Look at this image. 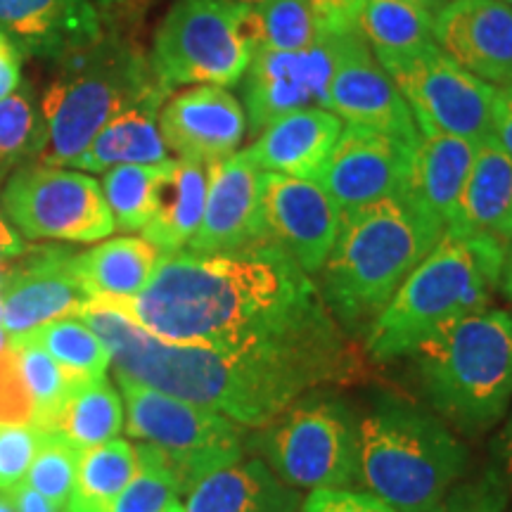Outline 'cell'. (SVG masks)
I'll return each instance as SVG.
<instances>
[{"label":"cell","mask_w":512,"mask_h":512,"mask_svg":"<svg viewBox=\"0 0 512 512\" xmlns=\"http://www.w3.org/2000/svg\"><path fill=\"white\" fill-rule=\"evenodd\" d=\"M22 86V57L15 43L0 31V100Z\"/></svg>","instance_id":"f6af8a7d"},{"label":"cell","mask_w":512,"mask_h":512,"mask_svg":"<svg viewBox=\"0 0 512 512\" xmlns=\"http://www.w3.org/2000/svg\"><path fill=\"white\" fill-rule=\"evenodd\" d=\"M508 240L494 233L446 230L370 323L368 354L375 361L411 356L444 325L489 309L501 287Z\"/></svg>","instance_id":"277c9868"},{"label":"cell","mask_w":512,"mask_h":512,"mask_svg":"<svg viewBox=\"0 0 512 512\" xmlns=\"http://www.w3.org/2000/svg\"><path fill=\"white\" fill-rule=\"evenodd\" d=\"M261 460L294 489H354L358 484V420L328 392L299 396L254 437Z\"/></svg>","instance_id":"9c48e42d"},{"label":"cell","mask_w":512,"mask_h":512,"mask_svg":"<svg viewBox=\"0 0 512 512\" xmlns=\"http://www.w3.org/2000/svg\"><path fill=\"white\" fill-rule=\"evenodd\" d=\"M501 3H508V5H512V0H501Z\"/></svg>","instance_id":"680465c9"},{"label":"cell","mask_w":512,"mask_h":512,"mask_svg":"<svg viewBox=\"0 0 512 512\" xmlns=\"http://www.w3.org/2000/svg\"><path fill=\"white\" fill-rule=\"evenodd\" d=\"M342 128L344 121L325 107H309L271 121L245 152L266 174L313 181Z\"/></svg>","instance_id":"7402d4cb"},{"label":"cell","mask_w":512,"mask_h":512,"mask_svg":"<svg viewBox=\"0 0 512 512\" xmlns=\"http://www.w3.org/2000/svg\"><path fill=\"white\" fill-rule=\"evenodd\" d=\"M159 131L178 159L214 164L238 152L249 128L245 107L228 88L202 83L164 102Z\"/></svg>","instance_id":"ac0fdd59"},{"label":"cell","mask_w":512,"mask_h":512,"mask_svg":"<svg viewBox=\"0 0 512 512\" xmlns=\"http://www.w3.org/2000/svg\"><path fill=\"white\" fill-rule=\"evenodd\" d=\"M185 512H299L302 496L261 458H242L200 479L185 494Z\"/></svg>","instance_id":"d4e9b609"},{"label":"cell","mask_w":512,"mask_h":512,"mask_svg":"<svg viewBox=\"0 0 512 512\" xmlns=\"http://www.w3.org/2000/svg\"><path fill=\"white\" fill-rule=\"evenodd\" d=\"M128 437L155 446L176 472L183 494L211 472L240 463L245 456L242 425L226 415L176 399L119 377Z\"/></svg>","instance_id":"30bf717a"},{"label":"cell","mask_w":512,"mask_h":512,"mask_svg":"<svg viewBox=\"0 0 512 512\" xmlns=\"http://www.w3.org/2000/svg\"><path fill=\"white\" fill-rule=\"evenodd\" d=\"M0 425H34V401L12 344L0 351Z\"/></svg>","instance_id":"60d3db41"},{"label":"cell","mask_w":512,"mask_h":512,"mask_svg":"<svg viewBox=\"0 0 512 512\" xmlns=\"http://www.w3.org/2000/svg\"><path fill=\"white\" fill-rule=\"evenodd\" d=\"M491 470L496 472L498 479H501L505 491L512 498V411L505 420V425L498 432V437L491 444Z\"/></svg>","instance_id":"bcb514c9"},{"label":"cell","mask_w":512,"mask_h":512,"mask_svg":"<svg viewBox=\"0 0 512 512\" xmlns=\"http://www.w3.org/2000/svg\"><path fill=\"white\" fill-rule=\"evenodd\" d=\"M209 190V164L166 159L159 164L155 202L147 226L140 230L159 252H181L202 223Z\"/></svg>","instance_id":"484cf974"},{"label":"cell","mask_w":512,"mask_h":512,"mask_svg":"<svg viewBox=\"0 0 512 512\" xmlns=\"http://www.w3.org/2000/svg\"><path fill=\"white\" fill-rule=\"evenodd\" d=\"M491 138L512 157V83L494 86L491 107Z\"/></svg>","instance_id":"ee69618b"},{"label":"cell","mask_w":512,"mask_h":512,"mask_svg":"<svg viewBox=\"0 0 512 512\" xmlns=\"http://www.w3.org/2000/svg\"><path fill=\"white\" fill-rule=\"evenodd\" d=\"M27 337L41 344L60 363L64 373L76 380L102 377L112 366L110 351L79 316L57 318L53 323L29 332Z\"/></svg>","instance_id":"1f68e13d"},{"label":"cell","mask_w":512,"mask_h":512,"mask_svg":"<svg viewBox=\"0 0 512 512\" xmlns=\"http://www.w3.org/2000/svg\"><path fill=\"white\" fill-rule=\"evenodd\" d=\"M477 143L456 136H420L401 195L448 230L456 221Z\"/></svg>","instance_id":"603a6c76"},{"label":"cell","mask_w":512,"mask_h":512,"mask_svg":"<svg viewBox=\"0 0 512 512\" xmlns=\"http://www.w3.org/2000/svg\"><path fill=\"white\" fill-rule=\"evenodd\" d=\"M0 512H17L8 494H0Z\"/></svg>","instance_id":"816d5d0a"},{"label":"cell","mask_w":512,"mask_h":512,"mask_svg":"<svg viewBox=\"0 0 512 512\" xmlns=\"http://www.w3.org/2000/svg\"><path fill=\"white\" fill-rule=\"evenodd\" d=\"M79 318L102 339L119 377L242 427H264L299 396L344 380L354 363L342 332L214 349L159 339L107 302H88Z\"/></svg>","instance_id":"7a4b0ae2"},{"label":"cell","mask_w":512,"mask_h":512,"mask_svg":"<svg viewBox=\"0 0 512 512\" xmlns=\"http://www.w3.org/2000/svg\"><path fill=\"white\" fill-rule=\"evenodd\" d=\"M233 3H242V5H259V3H264V0H233Z\"/></svg>","instance_id":"11a10c76"},{"label":"cell","mask_w":512,"mask_h":512,"mask_svg":"<svg viewBox=\"0 0 512 512\" xmlns=\"http://www.w3.org/2000/svg\"><path fill=\"white\" fill-rule=\"evenodd\" d=\"M46 145L41 107L31 86H22L0 100V169L36 162Z\"/></svg>","instance_id":"836d02e7"},{"label":"cell","mask_w":512,"mask_h":512,"mask_svg":"<svg viewBox=\"0 0 512 512\" xmlns=\"http://www.w3.org/2000/svg\"><path fill=\"white\" fill-rule=\"evenodd\" d=\"M8 344H10V337L5 335V330H3V328H0V351H3L5 347H8Z\"/></svg>","instance_id":"db71d44e"},{"label":"cell","mask_w":512,"mask_h":512,"mask_svg":"<svg viewBox=\"0 0 512 512\" xmlns=\"http://www.w3.org/2000/svg\"><path fill=\"white\" fill-rule=\"evenodd\" d=\"M79 460L81 451H76L67 439L57 432L43 430L41 446L27 472V484L64 512L74 491Z\"/></svg>","instance_id":"74e56055"},{"label":"cell","mask_w":512,"mask_h":512,"mask_svg":"<svg viewBox=\"0 0 512 512\" xmlns=\"http://www.w3.org/2000/svg\"><path fill=\"white\" fill-rule=\"evenodd\" d=\"M432 408L453 430H494L512 401V311L484 309L427 337L411 354Z\"/></svg>","instance_id":"5b68a950"},{"label":"cell","mask_w":512,"mask_h":512,"mask_svg":"<svg viewBox=\"0 0 512 512\" xmlns=\"http://www.w3.org/2000/svg\"><path fill=\"white\" fill-rule=\"evenodd\" d=\"M413 147L387 133L347 124L313 181L342 211L368 207L401 195L411 169Z\"/></svg>","instance_id":"2e32d148"},{"label":"cell","mask_w":512,"mask_h":512,"mask_svg":"<svg viewBox=\"0 0 512 512\" xmlns=\"http://www.w3.org/2000/svg\"><path fill=\"white\" fill-rule=\"evenodd\" d=\"M444 233L403 195L342 211L335 247L318 273L332 316L351 330L373 323Z\"/></svg>","instance_id":"3957f363"},{"label":"cell","mask_w":512,"mask_h":512,"mask_svg":"<svg viewBox=\"0 0 512 512\" xmlns=\"http://www.w3.org/2000/svg\"><path fill=\"white\" fill-rule=\"evenodd\" d=\"M501 238H503V240H512V211H510L508 221H505V226H503V230H501Z\"/></svg>","instance_id":"f5cc1de1"},{"label":"cell","mask_w":512,"mask_h":512,"mask_svg":"<svg viewBox=\"0 0 512 512\" xmlns=\"http://www.w3.org/2000/svg\"><path fill=\"white\" fill-rule=\"evenodd\" d=\"M501 290H503L505 297H508V302L512 304V240H508V249H505Z\"/></svg>","instance_id":"681fc988"},{"label":"cell","mask_w":512,"mask_h":512,"mask_svg":"<svg viewBox=\"0 0 512 512\" xmlns=\"http://www.w3.org/2000/svg\"><path fill=\"white\" fill-rule=\"evenodd\" d=\"M358 484L396 512H427L465 475L467 448L446 422L382 396L358 420Z\"/></svg>","instance_id":"8992f818"},{"label":"cell","mask_w":512,"mask_h":512,"mask_svg":"<svg viewBox=\"0 0 512 512\" xmlns=\"http://www.w3.org/2000/svg\"><path fill=\"white\" fill-rule=\"evenodd\" d=\"M342 209L311 178L261 174L264 240L280 247L304 273L316 275L335 247Z\"/></svg>","instance_id":"9a60e30c"},{"label":"cell","mask_w":512,"mask_h":512,"mask_svg":"<svg viewBox=\"0 0 512 512\" xmlns=\"http://www.w3.org/2000/svg\"><path fill=\"white\" fill-rule=\"evenodd\" d=\"M261 174L247 152L209 164V190L202 223L188 242L192 254H219L264 240Z\"/></svg>","instance_id":"d6986e66"},{"label":"cell","mask_w":512,"mask_h":512,"mask_svg":"<svg viewBox=\"0 0 512 512\" xmlns=\"http://www.w3.org/2000/svg\"><path fill=\"white\" fill-rule=\"evenodd\" d=\"M434 43L477 79L512 83V5L448 0L434 15Z\"/></svg>","instance_id":"ffe728a7"},{"label":"cell","mask_w":512,"mask_h":512,"mask_svg":"<svg viewBox=\"0 0 512 512\" xmlns=\"http://www.w3.org/2000/svg\"><path fill=\"white\" fill-rule=\"evenodd\" d=\"M121 427H124V401L107 375H102L76 384L62 403L53 427L46 432H57L83 453L117 439Z\"/></svg>","instance_id":"f1b7e54d"},{"label":"cell","mask_w":512,"mask_h":512,"mask_svg":"<svg viewBox=\"0 0 512 512\" xmlns=\"http://www.w3.org/2000/svg\"><path fill=\"white\" fill-rule=\"evenodd\" d=\"M377 62L406 100L420 136H456L472 143L491 136L494 86L460 67L437 43Z\"/></svg>","instance_id":"7c38bea8"},{"label":"cell","mask_w":512,"mask_h":512,"mask_svg":"<svg viewBox=\"0 0 512 512\" xmlns=\"http://www.w3.org/2000/svg\"><path fill=\"white\" fill-rule=\"evenodd\" d=\"M41 439L43 430L36 425H0V491L27 477Z\"/></svg>","instance_id":"f35d334b"},{"label":"cell","mask_w":512,"mask_h":512,"mask_svg":"<svg viewBox=\"0 0 512 512\" xmlns=\"http://www.w3.org/2000/svg\"><path fill=\"white\" fill-rule=\"evenodd\" d=\"M166 512H185V508H183V505H181V501H178V503L171 505V508L166 510Z\"/></svg>","instance_id":"9f6ffc18"},{"label":"cell","mask_w":512,"mask_h":512,"mask_svg":"<svg viewBox=\"0 0 512 512\" xmlns=\"http://www.w3.org/2000/svg\"><path fill=\"white\" fill-rule=\"evenodd\" d=\"M159 176V164H126L105 171L102 178V195L114 219V230H143L152 216L155 202V183Z\"/></svg>","instance_id":"e575fe53"},{"label":"cell","mask_w":512,"mask_h":512,"mask_svg":"<svg viewBox=\"0 0 512 512\" xmlns=\"http://www.w3.org/2000/svg\"><path fill=\"white\" fill-rule=\"evenodd\" d=\"M69 247H29L3 266L0 304L3 330L10 339L24 337L57 318L79 316L91 302L74 268Z\"/></svg>","instance_id":"5bb4252c"},{"label":"cell","mask_w":512,"mask_h":512,"mask_svg":"<svg viewBox=\"0 0 512 512\" xmlns=\"http://www.w3.org/2000/svg\"><path fill=\"white\" fill-rule=\"evenodd\" d=\"M299 512H396L392 505L358 489H313Z\"/></svg>","instance_id":"b9f144b4"},{"label":"cell","mask_w":512,"mask_h":512,"mask_svg":"<svg viewBox=\"0 0 512 512\" xmlns=\"http://www.w3.org/2000/svg\"><path fill=\"white\" fill-rule=\"evenodd\" d=\"M0 209L29 240L98 242L114 233L100 183L64 166L19 164L0 192Z\"/></svg>","instance_id":"8fae6325"},{"label":"cell","mask_w":512,"mask_h":512,"mask_svg":"<svg viewBox=\"0 0 512 512\" xmlns=\"http://www.w3.org/2000/svg\"><path fill=\"white\" fill-rule=\"evenodd\" d=\"M411 3L420 5V8H425L427 12H432V15H437V12L444 8L448 0H411Z\"/></svg>","instance_id":"f907efd6"},{"label":"cell","mask_w":512,"mask_h":512,"mask_svg":"<svg viewBox=\"0 0 512 512\" xmlns=\"http://www.w3.org/2000/svg\"><path fill=\"white\" fill-rule=\"evenodd\" d=\"M10 344L15 347L19 373H22L31 401H34V425L41 430H50L69 392L83 380L64 373L60 363L27 335L10 339Z\"/></svg>","instance_id":"d6a6232c"},{"label":"cell","mask_w":512,"mask_h":512,"mask_svg":"<svg viewBox=\"0 0 512 512\" xmlns=\"http://www.w3.org/2000/svg\"><path fill=\"white\" fill-rule=\"evenodd\" d=\"M138 470L136 446L112 439L81 453L74 491L64 512H112L126 484Z\"/></svg>","instance_id":"f546056e"},{"label":"cell","mask_w":512,"mask_h":512,"mask_svg":"<svg viewBox=\"0 0 512 512\" xmlns=\"http://www.w3.org/2000/svg\"><path fill=\"white\" fill-rule=\"evenodd\" d=\"M344 36L320 34L302 50L256 48L240 81L249 133H261L285 114L325 107Z\"/></svg>","instance_id":"4fadbf2b"},{"label":"cell","mask_w":512,"mask_h":512,"mask_svg":"<svg viewBox=\"0 0 512 512\" xmlns=\"http://www.w3.org/2000/svg\"><path fill=\"white\" fill-rule=\"evenodd\" d=\"M358 34L377 60L411 55L434 43V15L411 0H366Z\"/></svg>","instance_id":"4dcf8cb0"},{"label":"cell","mask_w":512,"mask_h":512,"mask_svg":"<svg viewBox=\"0 0 512 512\" xmlns=\"http://www.w3.org/2000/svg\"><path fill=\"white\" fill-rule=\"evenodd\" d=\"M102 5H114V3H121V0H100Z\"/></svg>","instance_id":"6f0895ef"},{"label":"cell","mask_w":512,"mask_h":512,"mask_svg":"<svg viewBox=\"0 0 512 512\" xmlns=\"http://www.w3.org/2000/svg\"><path fill=\"white\" fill-rule=\"evenodd\" d=\"M512 211V157L496 143L484 138L477 143L475 159L460 195L456 221L448 230L456 233H494L501 230Z\"/></svg>","instance_id":"83f0119b"},{"label":"cell","mask_w":512,"mask_h":512,"mask_svg":"<svg viewBox=\"0 0 512 512\" xmlns=\"http://www.w3.org/2000/svg\"><path fill=\"white\" fill-rule=\"evenodd\" d=\"M3 176L5 171L0 169V183H3ZM27 249H29L27 242H24L22 235L10 226V221L5 219V214L0 211V266H5L12 259H17V256H22Z\"/></svg>","instance_id":"c3c4849f"},{"label":"cell","mask_w":512,"mask_h":512,"mask_svg":"<svg viewBox=\"0 0 512 512\" xmlns=\"http://www.w3.org/2000/svg\"><path fill=\"white\" fill-rule=\"evenodd\" d=\"M169 93L171 88L159 83L143 98L128 105L124 112H119L112 121H107L98 136L93 138V143L86 147V152L76 159L74 169L100 174V171H110L114 166H152L171 159L162 131H159V112H162Z\"/></svg>","instance_id":"cb8c5ba5"},{"label":"cell","mask_w":512,"mask_h":512,"mask_svg":"<svg viewBox=\"0 0 512 512\" xmlns=\"http://www.w3.org/2000/svg\"><path fill=\"white\" fill-rule=\"evenodd\" d=\"M323 34H358L366 0H309Z\"/></svg>","instance_id":"7bdbcfd3"},{"label":"cell","mask_w":512,"mask_h":512,"mask_svg":"<svg viewBox=\"0 0 512 512\" xmlns=\"http://www.w3.org/2000/svg\"><path fill=\"white\" fill-rule=\"evenodd\" d=\"M107 304L166 342L214 349L339 332L311 275L268 240L162 254L143 292Z\"/></svg>","instance_id":"6da1fadb"},{"label":"cell","mask_w":512,"mask_h":512,"mask_svg":"<svg viewBox=\"0 0 512 512\" xmlns=\"http://www.w3.org/2000/svg\"><path fill=\"white\" fill-rule=\"evenodd\" d=\"M138 470L112 505V512H166L183 494L176 472L155 446L140 444Z\"/></svg>","instance_id":"d590c367"},{"label":"cell","mask_w":512,"mask_h":512,"mask_svg":"<svg viewBox=\"0 0 512 512\" xmlns=\"http://www.w3.org/2000/svg\"><path fill=\"white\" fill-rule=\"evenodd\" d=\"M508 491L494 470H486L479 479L453 486L441 501L427 512H505L508 510Z\"/></svg>","instance_id":"ab89813d"},{"label":"cell","mask_w":512,"mask_h":512,"mask_svg":"<svg viewBox=\"0 0 512 512\" xmlns=\"http://www.w3.org/2000/svg\"><path fill=\"white\" fill-rule=\"evenodd\" d=\"M325 110L349 126L387 133L418 145L420 131L406 100L361 34H347L332 74Z\"/></svg>","instance_id":"e0dca14e"},{"label":"cell","mask_w":512,"mask_h":512,"mask_svg":"<svg viewBox=\"0 0 512 512\" xmlns=\"http://www.w3.org/2000/svg\"><path fill=\"white\" fill-rule=\"evenodd\" d=\"M254 12L261 48L302 50L323 34L309 0H264Z\"/></svg>","instance_id":"8d00e7d4"},{"label":"cell","mask_w":512,"mask_h":512,"mask_svg":"<svg viewBox=\"0 0 512 512\" xmlns=\"http://www.w3.org/2000/svg\"><path fill=\"white\" fill-rule=\"evenodd\" d=\"M259 48L252 5L233 0H176L157 27L152 72L166 88L238 86Z\"/></svg>","instance_id":"ba28073f"},{"label":"cell","mask_w":512,"mask_h":512,"mask_svg":"<svg viewBox=\"0 0 512 512\" xmlns=\"http://www.w3.org/2000/svg\"><path fill=\"white\" fill-rule=\"evenodd\" d=\"M162 259L145 238H114L74 256V268L91 302H124L143 292Z\"/></svg>","instance_id":"4316f807"},{"label":"cell","mask_w":512,"mask_h":512,"mask_svg":"<svg viewBox=\"0 0 512 512\" xmlns=\"http://www.w3.org/2000/svg\"><path fill=\"white\" fill-rule=\"evenodd\" d=\"M159 83L150 57L114 34H102L93 46L62 57L38 102L46 145L36 162L74 166L107 121Z\"/></svg>","instance_id":"52a82bcc"},{"label":"cell","mask_w":512,"mask_h":512,"mask_svg":"<svg viewBox=\"0 0 512 512\" xmlns=\"http://www.w3.org/2000/svg\"><path fill=\"white\" fill-rule=\"evenodd\" d=\"M8 496L17 512H62L60 508H55L48 498H43L38 491H34L24 482H19L12 486V489H8Z\"/></svg>","instance_id":"7dc6e473"},{"label":"cell","mask_w":512,"mask_h":512,"mask_svg":"<svg viewBox=\"0 0 512 512\" xmlns=\"http://www.w3.org/2000/svg\"><path fill=\"white\" fill-rule=\"evenodd\" d=\"M0 31L19 55L53 62L105 34L91 0H0Z\"/></svg>","instance_id":"44dd1931"}]
</instances>
